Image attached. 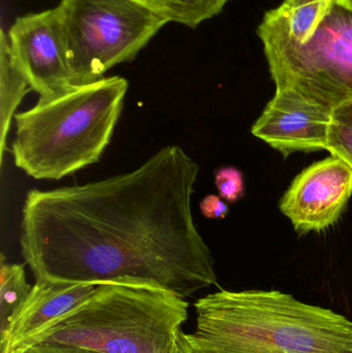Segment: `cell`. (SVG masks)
<instances>
[{
	"instance_id": "1",
	"label": "cell",
	"mask_w": 352,
	"mask_h": 353,
	"mask_svg": "<svg viewBox=\"0 0 352 353\" xmlns=\"http://www.w3.org/2000/svg\"><path fill=\"white\" fill-rule=\"evenodd\" d=\"M198 173L183 149L167 146L130 173L29 191L20 245L35 280L141 284L183 299L217 285L192 216Z\"/></svg>"
},
{
	"instance_id": "2",
	"label": "cell",
	"mask_w": 352,
	"mask_h": 353,
	"mask_svg": "<svg viewBox=\"0 0 352 353\" xmlns=\"http://www.w3.org/2000/svg\"><path fill=\"white\" fill-rule=\"evenodd\" d=\"M194 308L191 353H352V321L278 290H221Z\"/></svg>"
},
{
	"instance_id": "3",
	"label": "cell",
	"mask_w": 352,
	"mask_h": 353,
	"mask_svg": "<svg viewBox=\"0 0 352 353\" xmlns=\"http://www.w3.org/2000/svg\"><path fill=\"white\" fill-rule=\"evenodd\" d=\"M103 77L14 115V165L37 180H59L97 163L111 142L127 92Z\"/></svg>"
},
{
	"instance_id": "4",
	"label": "cell",
	"mask_w": 352,
	"mask_h": 353,
	"mask_svg": "<svg viewBox=\"0 0 352 353\" xmlns=\"http://www.w3.org/2000/svg\"><path fill=\"white\" fill-rule=\"evenodd\" d=\"M185 299L154 286L105 283L78 308L31 338L99 353H173L188 319Z\"/></svg>"
},
{
	"instance_id": "5",
	"label": "cell",
	"mask_w": 352,
	"mask_h": 353,
	"mask_svg": "<svg viewBox=\"0 0 352 353\" xmlns=\"http://www.w3.org/2000/svg\"><path fill=\"white\" fill-rule=\"evenodd\" d=\"M262 43L276 90L330 112L352 101V0H324L301 39Z\"/></svg>"
},
{
	"instance_id": "6",
	"label": "cell",
	"mask_w": 352,
	"mask_h": 353,
	"mask_svg": "<svg viewBox=\"0 0 352 353\" xmlns=\"http://www.w3.org/2000/svg\"><path fill=\"white\" fill-rule=\"evenodd\" d=\"M56 8L74 86L132 61L169 24L132 0H60Z\"/></svg>"
},
{
	"instance_id": "7",
	"label": "cell",
	"mask_w": 352,
	"mask_h": 353,
	"mask_svg": "<svg viewBox=\"0 0 352 353\" xmlns=\"http://www.w3.org/2000/svg\"><path fill=\"white\" fill-rule=\"evenodd\" d=\"M6 34L12 61L41 101L74 88L57 8L18 17Z\"/></svg>"
},
{
	"instance_id": "8",
	"label": "cell",
	"mask_w": 352,
	"mask_h": 353,
	"mask_svg": "<svg viewBox=\"0 0 352 353\" xmlns=\"http://www.w3.org/2000/svg\"><path fill=\"white\" fill-rule=\"evenodd\" d=\"M351 195L352 169L332 155L296 176L279 207L300 234L322 232L338 221Z\"/></svg>"
},
{
	"instance_id": "9",
	"label": "cell",
	"mask_w": 352,
	"mask_h": 353,
	"mask_svg": "<svg viewBox=\"0 0 352 353\" xmlns=\"http://www.w3.org/2000/svg\"><path fill=\"white\" fill-rule=\"evenodd\" d=\"M332 112L289 89L276 90L252 126L256 138L284 157L327 150Z\"/></svg>"
},
{
	"instance_id": "10",
	"label": "cell",
	"mask_w": 352,
	"mask_h": 353,
	"mask_svg": "<svg viewBox=\"0 0 352 353\" xmlns=\"http://www.w3.org/2000/svg\"><path fill=\"white\" fill-rule=\"evenodd\" d=\"M99 285L37 280L0 334L1 353H18L35 335L86 302Z\"/></svg>"
},
{
	"instance_id": "11",
	"label": "cell",
	"mask_w": 352,
	"mask_h": 353,
	"mask_svg": "<svg viewBox=\"0 0 352 353\" xmlns=\"http://www.w3.org/2000/svg\"><path fill=\"white\" fill-rule=\"evenodd\" d=\"M0 103H1V134H0V154L1 163L6 149V137L10 122L14 117L17 108L22 103L29 91L32 90L16 64L12 61L8 47V34L3 28L0 31Z\"/></svg>"
},
{
	"instance_id": "12",
	"label": "cell",
	"mask_w": 352,
	"mask_h": 353,
	"mask_svg": "<svg viewBox=\"0 0 352 353\" xmlns=\"http://www.w3.org/2000/svg\"><path fill=\"white\" fill-rule=\"evenodd\" d=\"M167 23L196 28L218 16L231 0H132Z\"/></svg>"
},
{
	"instance_id": "13",
	"label": "cell",
	"mask_w": 352,
	"mask_h": 353,
	"mask_svg": "<svg viewBox=\"0 0 352 353\" xmlns=\"http://www.w3.org/2000/svg\"><path fill=\"white\" fill-rule=\"evenodd\" d=\"M1 255L0 268V334L6 331L10 319L22 306L32 286L27 282L24 265L6 263Z\"/></svg>"
},
{
	"instance_id": "14",
	"label": "cell",
	"mask_w": 352,
	"mask_h": 353,
	"mask_svg": "<svg viewBox=\"0 0 352 353\" xmlns=\"http://www.w3.org/2000/svg\"><path fill=\"white\" fill-rule=\"evenodd\" d=\"M327 150L352 169V101L333 110Z\"/></svg>"
},
{
	"instance_id": "15",
	"label": "cell",
	"mask_w": 352,
	"mask_h": 353,
	"mask_svg": "<svg viewBox=\"0 0 352 353\" xmlns=\"http://www.w3.org/2000/svg\"><path fill=\"white\" fill-rule=\"evenodd\" d=\"M215 185L221 199L236 203L244 196L243 174L234 167L221 168L215 173Z\"/></svg>"
},
{
	"instance_id": "16",
	"label": "cell",
	"mask_w": 352,
	"mask_h": 353,
	"mask_svg": "<svg viewBox=\"0 0 352 353\" xmlns=\"http://www.w3.org/2000/svg\"><path fill=\"white\" fill-rule=\"evenodd\" d=\"M200 207L203 215L209 219H223L229 214V207L218 195H207Z\"/></svg>"
},
{
	"instance_id": "17",
	"label": "cell",
	"mask_w": 352,
	"mask_h": 353,
	"mask_svg": "<svg viewBox=\"0 0 352 353\" xmlns=\"http://www.w3.org/2000/svg\"><path fill=\"white\" fill-rule=\"evenodd\" d=\"M20 353H99L74 346L57 345V344H35Z\"/></svg>"
},
{
	"instance_id": "18",
	"label": "cell",
	"mask_w": 352,
	"mask_h": 353,
	"mask_svg": "<svg viewBox=\"0 0 352 353\" xmlns=\"http://www.w3.org/2000/svg\"><path fill=\"white\" fill-rule=\"evenodd\" d=\"M173 353H191L187 344H186L185 339H184L183 332L178 336L177 341H176L175 347H174Z\"/></svg>"
}]
</instances>
